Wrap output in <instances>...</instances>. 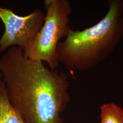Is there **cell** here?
<instances>
[{
	"instance_id": "obj_7",
	"label": "cell",
	"mask_w": 123,
	"mask_h": 123,
	"mask_svg": "<svg viewBox=\"0 0 123 123\" xmlns=\"http://www.w3.org/2000/svg\"><path fill=\"white\" fill-rule=\"evenodd\" d=\"M2 79V75L1 73L0 72V81H1Z\"/></svg>"
},
{
	"instance_id": "obj_6",
	"label": "cell",
	"mask_w": 123,
	"mask_h": 123,
	"mask_svg": "<svg viewBox=\"0 0 123 123\" xmlns=\"http://www.w3.org/2000/svg\"><path fill=\"white\" fill-rule=\"evenodd\" d=\"M100 110L101 123H123V109L118 105L105 104Z\"/></svg>"
},
{
	"instance_id": "obj_1",
	"label": "cell",
	"mask_w": 123,
	"mask_h": 123,
	"mask_svg": "<svg viewBox=\"0 0 123 123\" xmlns=\"http://www.w3.org/2000/svg\"><path fill=\"white\" fill-rule=\"evenodd\" d=\"M0 72L9 101L25 123H64L70 101L66 73L51 69L12 47L0 57Z\"/></svg>"
},
{
	"instance_id": "obj_2",
	"label": "cell",
	"mask_w": 123,
	"mask_h": 123,
	"mask_svg": "<svg viewBox=\"0 0 123 123\" xmlns=\"http://www.w3.org/2000/svg\"><path fill=\"white\" fill-rule=\"evenodd\" d=\"M108 10L95 25L71 28L57 45L59 63L70 70L91 69L110 56L123 38V0H109Z\"/></svg>"
},
{
	"instance_id": "obj_3",
	"label": "cell",
	"mask_w": 123,
	"mask_h": 123,
	"mask_svg": "<svg viewBox=\"0 0 123 123\" xmlns=\"http://www.w3.org/2000/svg\"><path fill=\"white\" fill-rule=\"evenodd\" d=\"M44 23L38 33L23 53L36 61L46 62L51 69L59 64L57 48L60 40L70 30L69 18L73 8L68 0H45Z\"/></svg>"
},
{
	"instance_id": "obj_5",
	"label": "cell",
	"mask_w": 123,
	"mask_h": 123,
	"mask_svg": "<svg viewBox=\"0 0 123 123\" xmlns=\"http://www.w3.org/2000/svg\"><path fill=\"white\" fill-rule=\"evenodd\" d=\"M0 123H25L9 101L3 81H0Z\"/></svg>"
},
{
	"instance_id": "obj_4",
	"label": "cell",
	"mask_w": 123,
	"mask_h": 123,
	"mask_svg": "<svg viewBox=\"0 0 123 123\" xmlns=\"http://www.w3.org/2000/svg\"><path fill=\"white\" fill-rule=\"evenodd\" d=\"M45 12L37 9L25 16H19L11 9L0 6V19L5 30L0 38V53L12 47L23 51L31 44L44 21Z\"/></svg>"
}]
</instances>
